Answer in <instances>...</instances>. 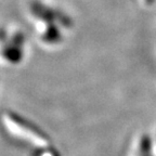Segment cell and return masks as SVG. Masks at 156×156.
<instances>
[{
	"label": "cell",
	"mask_w": 156,
	"mask_h": 156,
	"mask_svg": "<svg viewBox=\"0 0 156 156\" xmlns=\"http://www.w3.org/2000/svg\"><path fill=\"white\" fill-rule=\"evenodd\" d=\"M5 119L10 128L20 136L34 142L38 146H47L51 144L50 136L38 125L16 112L8 111L5 114Z\"/></svg>",
	"instance_id": "cell-1"
},
{
	"label": "cell",
	"mask_w": 156,
	"mask_h": 156,
	"mask_svg": "<svg viewBox=\"0 0 156 156\" xmlns=\"http://www.w3.org/2000/svg\"><path fill=\"white\" fill-rule=\"evenodd\" d=\"M154 150V141L150 134L144 133L139 138L138 141V147H136V154H153Z\"/></svg>",
	"instance_id": "cell-2"
},
{
	"label": "cell",
	"mask_w": 156,
	"mask_h": 156,
	"mask_svg": "<svg viewBox=\"0 0 156 156\" xmlns=\"http://www.w3.org/2000/svg\"><path fill=\"white\" fill-rule=\"evenodd\" d=\"M35 156H61V154L50 144L47 146H39V150L35 153Z\"/></svg>",
	"instance_id": "cell-3"
},
{
	"label": "cell",
	"mask_w": 156,
	"mask_h": 156,
	"mask_svg": "<svg viewBox=\"0 0 156 156\" xmlns=\"http://www.w3.org/2000/svg\"><path fill=\"white\" fill-rule=\"evenodd\" d=\"M136 156H154V154H136Z\"/></svg>",
	"instance_id": "cell-4"
}]
</instances>
